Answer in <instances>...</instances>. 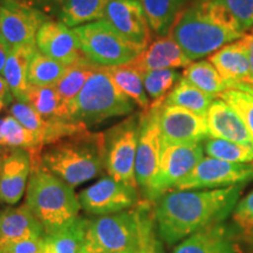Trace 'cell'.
Wrapping results in <instances>:
<instances>
[{
    "label": "cell",
    "instance_id": "1",
    "mask_svg": "<svg viewBox=\"0 0 253 253\" xmlns=\"http://www.w3.org/2000/svg\"><path fill=\"white\" fill-rule=\"evenodd\" d=\"M245 184L203 191H170L155 202V219L162 242L175 245L192 233L225 221L232 214Z\"/></svg>",
    "mask_w": 253,
    "mask_h": 253
},
{
    "label": "cell",
    "instance_id": "2",
    "mask_svg": "<svg viewBox=\"0 0 253 253\" xmlns=\"http://www.w3.org/2000/svg\"><path fill=\"white\" fill-rule=\"evenodd\" d=\"M155 203L144 199L120 212L89 219L82 251L87 253H163Z\"/></svg>",
    "mask_w": 253,
    "mask_h": 253
},
{
    "label": "cell",
    "instance_id": "3",
    "mask_svg": "<svg viewBox=\"0 0 253 253\" xmlns=\"http://www.w3.org/2000/svg\"><path fill=\"white\" fill-rule=\"evenodd\" d=\"M245 32L225 8L196 0L177 18L169 36L181 46L190 61L210 56L239 40Z\"/></svg>",
    "mask_w": 253,
    "mask_h": 253
},
{
    "label": "cell",
    "instance_id": "4",
    "mask_svg": "<svg viewBox=\"0 0 253 253\" xmlns=\"http://www.w3.org/2000/svg\"><path fill=\"white\" fill-rule=\"evenodd\" d=\"M104 162V132L87 129L45 145L39 166L74 188L101 175L106 169Z\"/></svg>",
    "mask_w": 253,
    "mask_h": 253
},
{
    "label": "cell",
    "instance_id": "5",
    "mask_svg": "<svg viewBox=\"0 0 253 253\" xmlns=\"http://www.w3.org/2000/svg\"><path fill=\"white\" fill-rule=\"evenodd\" d=\"M26 204L42 225L45 235L68 225L79 217L81 209L73 186L40 166L31 167Z\"/></svg>",
    "mask_w": 253,
    "mask_h": 253
},
{
    "label": "cell",
    "instance_id": "6",
    "mask_svg": "<svg viewBox=\"0 0 253 253\" xmlns=\"http://www.w3.org/2000/svg\"><path fill=\"white\" fill-rule=\"evenodd\" d=\"M135 104L114 84L106 67L97 65L79 95L60 113V120L80 125H97L107 119L128 115Z\"/></svg>",
    "mask_w": 253,
    "mask_h": 253
},
{
    "label": "cell",
    "instance_id": "7",
    "mask_svg": "<svg viewBox=\"0 0 253 253\" xmlns=\"http://www.w3.org/2000/svg\"><path fill=\"white\" fill-rule=\"evenodd\" d=\"M84 56L103 67L134 62L144 48L126 39L104 19L73 28Z\"/></svg>",
    "mask_w": 253,
    "mask_h": 253
},
{
    "label": "cell",
    "instance_id": "8",
    "mask_svg": "<svg viewBox=\"0 0 253 253\" xmlns=\"http://www.w3.org/2000/svg\"><path fill=\"white\" fill-rule=\"evenodd\" d=\"M141 114H132L104 132L106 142V171L113 178L137 189L135 160Z\"/></svg>",
    "mask_w": 253,
    "mask_h": 253
},
{
    "label": "cell",
    "instance_id": "9",
    "mask_svg": "<svg viewBox=\"0 0 253 253\" xmlns=\"http://www.w3.org/2000/svg\"><path fill=\"white\" fill-rule=\"evenodd\" d=\"M203 153L202 142L163 147L156 175L144 191L145 199L155 203L163 195L172 191L203 158Z\"/></svg>",
    "mask_w": 253,
    "mask_h": 253
},
{
    "label": "cell",
    "instance_id": "10",
    "mask_svg": "<svg viewBox=\"0 0 253 253\" xmlns=\"http://www.w3.org/2000/svg\"><path fill=\"white\" fill-rule=\"evenodd\" d=\"M48 15L23 0H0V39L9 50L37 45L38 31Z\"/></svg>",
    "mask_w": 253,
    "mask_h": 253
},
{
    "label": "cell",
    "instance_id": "11",
    "mask_svg": "<svg viewBox=\"0 0 253 253\" xmlns=\"http://www.w3.org/2000/svg\"><path fill=\"white\" fill-rule=\"evenodd\" d=\"M253 181V163H232L213 157H203L192 171L172 191L220 189Z\"/></svg>",
    "mask_w": 253,
    "mask_h": 253
},
{
    "label": "cell",
    "instance_id": "12",
    "mask_svg": "<svg viewBox=\"0 0 253 253\" xmlns=\"http://www.w3.org/2000/svg\"><path fill=\"white\" fill-rule=\"evenodd\" d=\"M164 102H151L149 109L141 113L135 160V176L138 186L145 191L156 175L162 154V137L160 129V110Z\"/></svg>",
    "mask_w": 253,
    "mask_h": 253
},
{
    "label": "cell",
    "instance_id": "13",
    "mask_svg": "<svg viewBox=\"0 0 253 253\" xmlns=\"http://www.w3.org/2000/svg\"><path fill=\"white\" fill-rule=\"evenodd\" d=\"M81 209L87 213L106 216L135 207L140 202L137 189L113 178L104 177L78 196Z\"/></svg>",
    "mask_w": 253,
    "mask_h": 253
},
{
    "label": "cell",
    "instance_id": "14",
    "mask_svg": "<svg viewBox=\"0 0 253 253\" xmlns=\"http://www.w3.org/2000/svg\"><path fill=\"white\" fill-rule=\"evenodd\" d=\"M162 148L172 144L203 142L210 137L205 116L179 106L162 104L160 110Z\"/></svg>",
    "mask_w": 253,
    "mask_h": 253
},
{
    "label": "cell",
    "instance_id": "15",
    "mask_svg": "<svg viewBox=\"0 0 253 253\" xmlns=\"http://www.w3.org/2000/svg\"><path fill=\"white\" fill-rule=\"evenodd\" d=\"M103 19L135 45L147 48L151 41V28L138 0H110Z\"/></svg>",
    "mask_w": 253,
    "mask_h": 253
},
{
    "label": "cell",
    "instance_id": "16",
    "mask_svg": "<svg viewBox=\"0 0 253 253\" xmlns=\"http://www.w3.org/2000/svg\"><path fill=\"white\" fill-rule=\"evenodd\" d=\"M36 43L41 53L66 66L86 58L77 33L60 20L45 21L38 31Z\"/></svg>",
    "mask_w": 253,
    "mask_h": 253
},
{
    "label": "cell",
    "instance_id": "17",
    "mask_svg": "<svg viewBox=\"0 0 253 253\" xmlns=\"http://www.w3.org/2000/svg\"><path fill=\"white\" fill-rule=\"evenodd\" d=\"M30 173V151L23 148L0 147V203H18L26 189Z\"/></svg>",
    "mask_w": 253,
    "mask_h": 253
},
{
    "label": "cell",
    "instance_id": "18",
    "mask_svg": "<svg viewBox=\"0 0 253 253\" xmlns=\"http://www.w3.org/2000/svg\"><path fill=\"white\" fill-rule=\"evenodd\" d=\"M242 242L233 223L225 220L192 233L172 253H240Z\"/></svg>",
    "mask_w": 253,
    "mask_h": 253
},
{
    "label": "cell",
    "instance_id": "19",
    "mask_svg": "<svg viewBox=\"0 0 253 253\" xmlns=\"http://www.w3.org/2000/svg\"><path fill=\"white\" fill-rule=\"evenodd\" d=\"M205 119L210 137L221 138L253 148L251 135L242 118L220 97H216L211 103Z\"/></svg>",
    "mask_w": 253,
    "mask_h": 253
},
{
    "label": "cell",
    "instance_id": "20",
    "mask_svg": "<svg viewBox=\"0 0 253 253\" xmlns=\"http://www.w3.org/2000/svg\"><path fill=\"white\" fill-rule=\"evenodd\" d=\"M42 236L43 227L26 203L0 211V251L11 243Z\"/></svg>",
    "mask_w": 253,
    "mask_h": 253
},
{
    "label": "cell",
    "instance_id": "21",
    "mask_svg": "<svg viewBox=\"0 0 253 253\" xmlns=\"http://www.w3.org/2000/svg\"><path fill=\"white\" fill-rule=\"evenodd\" d=\"M140 71L185 68L191 63L184 50L170 36L160 37L145 48L141 55L131 62Z\"/></svg>",
    "mask_w": 253,
    "mask_h": 253
},
{
    "label": "cell",
    "instance_id": "22",
    "mask_svg": "<svg viewBox=\"0 0 253 253\" xmlns=\"http://www.w3.org/2000/svg\"><path fill=\"white\" fill-rule=\"evenodd\" d=\"M208 60L216 67L230 88L251 84L248 53L240 39L221 47L209 56Z\"/></svg>",
    "mask_w": 253,
    "mask_h": 253
},
{
    "label": "cell",
    "instance_id": "23",
    "mask_svg": "<svg viewBox=\"0 0 253 253\" xmlns=\"http://www.w3.org/2000/svg\"><path fill=\"white\" fill-rule=\"evenodd\" d=\"M37 50V45L24 46L9 50L2 77L7 82L9 90L18 102L28 103V67Z\"/></svg>",
    "mask_w": 253,
    "mask_h": 253
},
{
    "label": "cell",
    "instance_id": "24",
    "mask_svg": "<svg viewBox=\"0 0 253 253\" xmlns=\"http://www.w3.org/2000/svg\"><path fill=\"white\" fill-rule=\"evenodd\" d=\"M148 19L151 31L160 37H167L177 18L186 8L188 0H138Z\"/></svg>",
    "mask_w": 253,
    "mask_h": 253
},
{
    "label": "cell",
    "instance_id": "25",
    "mask_svg": "<svg viewBox=\"0 0 253 253\" xmlns=\"http://www.w3.org/2000/svg\"><path fill=\"white\" fill-rule=\"evenodd\" d=\"M89 219L77 217L52 235L43 236V253H80Z\"/></svg>",
    "mask_w": 253,
    "mask_h": 253
},
{
    "label": "cell",
    "instance_id": "26",
    "mask_svg": "<svg viewBox=\"0 0 253 253\" xmlns=\"http://www.w3.org/2000/svg\"><path fill=\"white\" fill-rule=\"evenodd\" d=\"M116 87L131 100V102L143 110L149 109L150 100L143 86L142 72L132 63L106 67Z\"/></svg>",
    "mask_w": 253,
    "mask_h": 253
},
{
    "label": "cell",
    "instance_id": "27",
    "mask_svg": "<svg viewBox=\"0 0 253 253\" xmlns=\"http://www.w3.org/2000/svg\"><path fill=\"white\" fill-rule=\"evenodd\" d=\"M96 66L97 65H95L94 62H91L87 58L68 66L63 77L54 86L60 99V109L58 115L59 120L60 113L78 96L82 88L86 84L88 79L93 74Z\"/></svg>",
    "mask_w": 253,
    "mask_h": 253
},
{
    "label": "cell",
    "instance_id": "28",
    "mask_svg": "<svg viewBox=\"0 0 253 253\" xmlns=\"http://www.w3.org/2000/svg\"><path fill=\"white\" fill-rule=\"evenodd\" d=\"M214 99L216 97L213 95L201 90L182 77L171 91L168 94L164 104L179 106L198 115L207 116L208 110Z\"/></svg>",
    "mask_w": 253,
    "mask_h": 253
},
{
    "label": "cell",
    "instance_id": "29",
    "mask_svg": "<svg viewBox=\"0 0 253 253\" xmlns=\"http://www.w3.org/2000/svg\"><path fill=\"white\" fill-rule=\"evenodd\" d=\"M183 78L205 93L218 97L229 89V84L221 78L216 67L209 60L191 62L183 71Z\"/></svg>",
    "mask_w": 253,
    "mask_h": 253
},
{
    "label": "cell",
    "instance_id": "30",
    "mask_svg": "<svg viewBox=\"0 0 253 253\" xmlns=\"http://www.w3.org/2000/svg\"><path fill=\"white\" fill-rule=\"evenodd\" d=\"M109 1L110 0H67L58 17L60 21L73 28L101 20Z\"/></svg>",
    "mask_w": 253,
    "mask_h": 253
},
{
    "label": "cell",
    "instance_id": "31",
    "mask_svg": "<svg viewBox=\"0 0 253 253\" xmlns=\"http://www.w3.org/2000/svg\"><path fill=\"white\" fill-rule=\"evenodd\" d=\"M67 67L68 66L48 58L37 48L28 67V84L36 87L55 86L67 71Z\"/></svg>",
    "mask_w": 253,
    "mask_h": 253
},
{
    "label": "cell",
    "instance_id": "32",
    "mask_svg": "<svg viewBox=\"0 0 253 253\" xmlns=\"http://www.w3.org/2000/svg\"><path fill=\"white\" fill-rule=\"evenodd\" d=\"M0 135H1V147L23 148L28 151H41L43 148L39 138L33 132L27 130L13 116L2 119Z\"/></svg>",
    "mask_w": 253,
    "mask_h": 253
},
{
    "label": "cell",
    "instance_id": "33",
    "mask_svg": "<svg viewBox=\"0 0 253 253\" xmlns=\"http://www.w3.org/2000/svg\"><path fill=\"white\" fill-rule=\"evenodd\" d=\"M208 156L232 163H253V148L221 138L208 137L203 142Z\"/></svg>",
    "mask_w": 253,
    "mask_h": 253
},
{
    "label": "cell",
    "instance_id": "34",
    "mask_svg": "<svg viewBox=\"0 0 253 253\" xmlns=\"http://www.w3.org/2000/svg\"><path fill=\"white\" fill-rule=\"evenodd\" d=\"M181 78V74L176 69H156L142 73L144 89L153 102H164L168 94Z\"/></svg>",
    "mask_w": 253,
    "mask_h": 253
},
{
    "label": "cell",
    "instance_id": "35",
    "mask_svg": "<svg viewBox=\"0 0 253 253\" xmlns=\"http://www.w3.org/2000/svg\"><path fill=\"white\" fill-rule=\"evenodd\" d=\"M238 113L253 141V91L246 84L229 88L219 96Z\"/></svg>",
    "mask_w": 253,
    "mask_h": 253
},
{
    "label": "cell",
    "instance_id": "36",
    "mask_svg": "<svg viewBox=\"0 0 253 253\" xmlns=\"http://www.w3.org/2000/svg\"><path fill=\"white\" fill-rule=\"evenodd\" d=\"M28 104H31L45 120H48V121L59 120L60 99L54 86H30Z\"/></svg>",
    "mask_w": 253,
    "mask_h": 253
},
{
    "label": "cell",
    "instance_id": "37",
    "mask_svg": "<svg viewBox=\"0 0 253 253\" xmlns=\"http://www.w3.org/2000/svg\"><path fill=\"white\" fill-rule=\"evenodd\" d=\"M232 223L242 240L253 246V190L239 199L232 212Z\"/></svg>",
    "mask_w": 253,
    "mask_h": 253
},
{
    "label": "cell",
    "instance_id": "38",
    "mask_svg": "<svg viewBox=\"0 0 253 253\" xmlns=\"http://www.w3.org/2000/svg\"><path fill=\"white\" fill-rule=\"evenodd\" d=\"M225 8L238 21L240 28L248 32L253 27V0H202Z\"/></svg>",
    "mask_w": 253,
    "mask_h": 253
},
{
    "label": "cell",
    "instance_id": "39",
    "mask_svg": "<svg viewBox=\"0 0 253 253\" xmlns=\"http://www.w3.org/2000/svg\"><path fill=\"white\" fill-rule=\"evenodd\" d=\"M0 253H43V236L6 245Z\"/></svg>",
    "mask_w": 253,
    "mask_h": 253
},
{
    "label": "cell",
    "instance_id": "40",
    "mask_svg": "<svg viewBox=\"0 0 253 253\" xmlns=\"http://www.w3.org/2000/svg\"><path fill=\"white\" fill-rule=\"evenodd\" d=\"M33 7H36L47 15L56 14L59 15L62 6L66 4L67 0H23Z\"/></svg>",
    "mask_w": 253,
    "mask_h": 253
},
{
    "label": "cell",
    "instance_id": "41",
    "mask_svg": "<svg viewBox=\"0 0 253 253\" xmlns=\"http://www.w3.org/2000/svg\"><path fill=\"white\" fill-rule=\"evenodd\" d=\"M240 41L244 45L248 58L250 62V69H251V84L248 86H253V27L250 30L249 33H245L244 36L240 38Z\"/></svg>",
    "mask_w": 253,
    "mask_h": 253
},
{
    "label": "cell",
    "instance_id": "42",
    "mask_svg": "<svg viewBox=\"0 0 253 253\" xmlns=\"http://www.w3.org/2000/svg\"><path fill=\"white\" fill-rule=\"evenodd\" d=\"M12 99H13V95H12L11 90H9L7 82H6L4 77L0 75V100L4 101L5 103H8L11 102Z\"/></svg>",
    "mask_w": 253,
    "mask_h": 253
},
{
    "label": "cell",
    "instance_id": "43",
    "mask_svg": "<svg viewBox=\"0 0 253 253\" xmlns=\"http://www.w3.org/2000/svg\"><path fill=\"white\" fill-rule=\"evenodd\" d=\"M8 54H9V49L1 42V41H0V74L4 73V68H5L6 61H7Z\"/></svg>",
    "mask_w": 253,
    "mask_h": 253
},
{
    "label": "cell",
    "instance_id": "44",
    "mask_svg": "<svg viewBox=\"0 0 253 253\" xmlns=\"http://www.w3.org/2000/svg\"><path fill=\"white\" fill-rule=\"evenodd\" d=\"M5 102H4V101H1V100H0V112H1V110H2V108H4V107H5Z\"/></svg>",
    "mask_w": 253,
    "mask_h": 253
},
{
    "label": "cell",
    "instance_id": "45",
    "mask_svg": "<svg viewBox=\"0 0 253 253\" xmlns=\"http://www.w3.org/2000/svg\"><path fill=\"white\" fill-rule=\"evenodd\" d=\"M122 253H156V252H145V251H143V252H122Z\"/></svg>",
    "mask_w": 253,
    "mask_h": 253
},
{
    "label": "cell",
    "instance_id": "46",
    "mask_svg": "<svg viewBox=\"0 0 253 253\" xmlns=\"http://www.w3.org/2000/svg\"><path fill=\"white\" fill-rule=\"evenodd\" d=\"M2 123V119H0V126H1ZM0 147H1V135H0Z\"/></svg>",
    "mask_w": 253,
    "mask_h": 253
},
{
    "label": "cell",
    "instance_id": "47",
    "mask_svg": "<svg viewBox=\"0 0 253 253\" xmlns=\"http://www.w3.org/2000/svg\"><path fill=\"white\" fill-rule=\"evenodd\" d=\"M246 86H248V84H246ZM249 88H250V89H251L252 91H253V86H248Z\"/></svg>",
    "mask_w": 253,
    "mask_h": 253
},
{
    "label": "cell",
    "instance_id": "48",
    "mask_svg": "<svg viewBox=\"0 0 253 253\" xmlns=\"http://www.w3.org/2000/svg\"><path fill=\"white\" fill-rule=\"evenodd\" d=\"M80 253H87V252H84V251H82V250H81V252Z\"/></svg>",
    "mask_w": 253,
    "mask_h": 253
},
{
    "label": "cell",
    "instance_id": "49",
    "mask_svg": "<svg viewBox=\"0 0 253 253\" xmlns=\"http://www.w3.org/2000/svg\"><path fill=\"white\" fill-rule=\"evenodd\" d=\"M0 41H1V39H0Z\"/></svg>",
    "mask_w": 253,
    "mask_h": 253
}]
</instances>
